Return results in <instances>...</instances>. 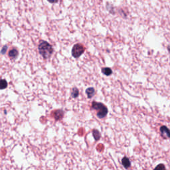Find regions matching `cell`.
Wrapping results in <instances>:
<instances>
[{"label":"cell","mask_w":170,"mask_h":170,"mask_svg":"<svg viewBox=\"0 0 170 170\" xmlns=\"http://www.w3.org/2000/svg\"><path fill=\"white\" fill-rule=\"evenodd\" d=\"M39 54L45 59L50 58L53 53V48L50 44L45 41H40L38 46Z\"/></svg>","instance_id":"1"},{"label":"cell","mask_w":170,"mask_h":170,"mask_svg":"<svg viewBox=\"0 0 170 170\" xmlns=\"http://www.w3.org/2000/svg\"><path fill=\"white\" fill-rule=\"evenodd\" d=\"M91 108L96 111V116L98 118H104L108 114V108L104 104L101 102H97L94 101L91 104Z\"/></svg>","instance_id":"2"},{"label":"cell","mask_w":170,"mask_h":170,"mask_svg":"<svg viewBox=\"0 0 170 170\" xmlns=\"http://www.w3.org/2000/svg\"><path fill=\"white\" fill-rule=\"evenodd\" d=\"M85 47L81 44H75L72 48V55L74 58H78L84 53Z\"/></svg>","instance_id":"3"},{"label":"cell","mask_w":170,"mask_h":170,"mask_svg":"<svg viewBox=\"0 0 170 170\" xmlns=\"http://www.w3.org/2000/svg\"><path fill=\"white\" fill-rule=\"evenodd\" d=\"M159 131H160V134L161 137L163 139H170V129L167 128V126H161Z\"/></svg>","instance_id":"4"},{"label":"cell","mask_w":170,"mask_h":170,"mask_svg":"<svg viewBox=\"0 0 170 170\" xmlns=\"http://www.w3.org/2000/svg\"><path fill=\"white\" fill-rule=\"evenodd\" d=\"M52 116L55 120H59L62 118L64 116V112L62 110H54L52 113Z\"/></svg>","instance_id":"5"},{"label":"cell","mask_w":170,"mask_h":170,"mask_svg":"<svg viewBox=\"0 0 170 170\" xmlns=\"http://www.w3.org/2000/svg\"><path fill=\"white\" fill-rule=\"evenodd\" d=\"M18 54H19V52H18V50L16 48H13V49L10 50L9 53H8V55H9L11 59H15V58H17Z\"/></svg>","instance_id":"6"},{"label":"cell","mask_w":170,"mask_h":170,"mask_svg":"<svg viewBox=\"0 0 170 170\" xmlns=\"http://www.w3.org/2000/svg\"><path fill=\"white\" fill-rule=\"evenodd\" d=\"M122 164L124 167V168L127 169L131 166V161L127 157H124L122 159Z\"/></svg>","instance_id":"7"},{"label":"cell","mask_w":170,"mask_h":170,"mask_svg":"<svg viewBox=\"0 0 170 170\" xmlns=\"http://www.w3.org/2000/svg\"><path fill=\"white\" fill-rule=\"evenodd\" d=\"M86 94L87 95V97H88V98H92L95 94L94 88H92V87H90V88H88L86 90Z\"/></svg>","instance_id":"8"},{"label":"cell","mask_w":170,"mask_h":170,"mask_svg":"<svg viewBox=\"0 0 170 170\" xmlns=\"http://www.w3.org/2000/svg\"><path fill=\"white\" fill-rule=\"evenodd\" d=\"M102 72L106 76H110L112 74V70L110 68L105 67L102 68Z\"/></svg>","instance_id":"9"},{"label":"cell","mask_w":170,"mask_h":170,"mask_svg":"<svg viewBox=\"0 0 170 170\" xmlns=\"http://www.w3.org/2000/svg\"><path fill=\"white\" fill-rule=\"evenodd\" d=\"M92 134H93V136H94V137L95 140L98 141L100 139V137H101V134H100V131H99L98 130H97V129H93Z\"/></svg>","instance_id":"10"},{"label":"cell","mask_w":170,"mask_h":170,"mask_svg":"<svg viewBox=\"0 0 170 170\" xmlns=\"http://www.w3.org/2000/svg\"><path fill=\"white\" fill-rule=\"evenodd\" d=\"M78 95H79V90H78V89L77 88L74 87V88L72 89L71 96L73 98H76L78 96Z\"/></svg>","instance_id":"11"},{"label":"cell","mask_w":170,"mask_h":170,"mask_svg":"<svg viewBox=\"0 0 170 170\" xmlns=\"http://www.w3.org/2000/svg\"><path fill=\"white\" fill-rule=\"evenodd\" d=\"M7 86V82L5 79H0V90L5 89Z\"/></svg>","instance_id":"12"},{"label":"cell","mask_w":170,"mask_h":170,"mask_svg":"<svg viewBox=\"0 0 170 170\" xmlns=\"http://www.w3.org/2000/svg\"><path fill=\"white\" fill-rule=\"evenodd\" d=\"M155 169H165V167L163 164H159L155 167Z\"/></svg>","instance_id":"13"},{"label":"cell","mask_w":170,"mask_h":170,"mask_svg":"<svg viewBox=\"0 0 170 170\" xmlns=\"http://www.w3.org/2000/svg\"><path fill=\"white\" fill-rule=\"evenodd\" d=\"M7 45H5L3 47V48H2L1 50V54H5L6 52H7Z\"/></svg>","instance_id":"14"},{"label":"cell","mask_w":170,"mask_h":170,"mask_svg":"<svg viewBox=\"0 0 170 170\" xmlns=\"http://www.w3.org/2000/svg\"><path fill=\"white\" fill-rule=\"evenodd\" d=\"M48 1L50 2V3H56V2L58 1V0H48Z\"/></svg>","instance_id":"15"},{"label":"cell","mask_w":170,"mask_h":170,"mask_svg":"<svg viewBox=\"0 0 170 170\" xmlns=\"http://www.w3.org/2000/svg\"><path fill=\"white\" fill-rule=\"evenodd\" d=\"M167 49H168V51H169V52L170 53V47H169V46H168V47H167Z\"/></svg>","instance_id":"16"}]
</instances>
